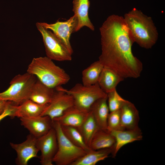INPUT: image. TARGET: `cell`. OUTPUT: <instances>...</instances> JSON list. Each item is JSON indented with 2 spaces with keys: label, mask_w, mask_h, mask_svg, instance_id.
<instances>
[{
  "label": "cell",
  "mask_w": 165,
  "mask_h": 165,
  "mask_svg": "<svg viewBox=\"0 0 165 165\" xmlns=\"http://www.w3.org/2000/svg\"><path fill=\"white\" fill-rule=\"evenodd\" d=\"M101 53L99 60L124 79L137 78L143 69L141 61L133 53L134 42L123 17L113 14L100 28Z\"/></svg>",
  "instance_id": "cell-1"
},
{
  "label": "cell",
  "mask_w": 165,
  "mask_h": 165,
  "mask_svg": "<svg viewBox=\"0 0 165 165\" xmlns=\"http://www.w3.org/2000/svg\"><path fill=\"white\" fill-rule=\"evenodd\" d=\"M134 42L141 47L151 48L156 43L158 34L152 18L134 8L123 17Z\"/></svg>",
  "instance_id": "cell-2"
},
{
  "label": "cell",
  "mask_w": 165,
  "mask_h": 165,
  "mask_svg": "<svg viewBox=\"0 0 165 165\" xmlns=\"http://www.w3.org/2000/svg\"><path fill=\"white\" fill-rule=\"evenodd\" d=\"M47 57L34 58L29 64L27 72L37 77L44 84L53 89L68 83L69 75Z\"/></svg>",
  "instance_id": "cell-3"
},
{
  "label": "cell",
  "mask_w": 165,
  "mask_h": 165,
  "mask_svg": "<svg viewBox=\"0 0 165 165\" xmlns=\"http://www.w3.org/2000/svg\"><path fill=\"white\" fill-rule=\"evenodd\" d=\"M36 80L35 76L27 72L16 75L11 81L8 88L0 93V100L9 101L16 105L20 104L29 99Z\"/></svg>",
  "instance_id": "cell-4"
},
{
  "label": "cell",
  "mask_w": 165,
  "mask_h": 165,
  "mask_svg": "<svg viewBox=\"0 0 165 165\" xmlns=\"http://www.w3.org/2000/svg\"><path fill=\"white\" fill-rule=\"evenodd\" d=\"M53 127L57 134V150L53 159L57 165H72L86 152L82 148L72 143L64 135L61 125L53 121Z\"/></svg>",
  "instance_id": "cell-5"
},
{
  "label": "cell",
  "mask_w": 165,
  "mask_h": 165,
  "mask_svg": "<svg viewBox=\"0 0 165 165\" xmlns=\"http://www.w3.org/2000/svg\"><path fill=\"white\" fill-rule=\"evenodd\" d=\"M57 89L71 95L74 105L82 110L89 112L92 104L98 99L107 96V94L100 87L97 83L90 86L77 83L69 90L62 86Z\"/></svg>",
  "instance_id": "cell-6"
},
{
  "label": "cell",
  "mask_w": 165,
  "mask_h": 165,
  "mask_svg": "<svg viewBox=\"0 0 165 165\" xmlns=\"http://www.w3.org/2000/svg\"><path fill=\"white\" fill-rule=\"evenodd\" d=\"M36 26L42 35L46 57L58 61L72 60V54L52 31L43 27L40 22L36 23Z\"/></svg>",
  "instance_id": "cell-7"
},
{
  "label": "cell",
  "mask_w": 165,
  "mask_h": 165,
  "mask_svg": "<svg viewBox=\"0 0 165 165\" xmlns=\"http://www.w3.org/2000/svg\"><path fill=\"white\" fill-rule=\"evenodd\" d=\"M45 28L52 31V32L66 46L72 54L73 50L70 42L72 33L76 32L78 20L74 15L64 21L57 20L53 24L40 22Z\"/></svg>",
  "instance_id": "cell-8"
},
{
  "label": "cell",
  "mask_w": 165,
  "mask_h": 165,
  "mask_svg": "<svg viewBox=\"0 0 165 165\" xmlns=\"http://www.w3.org/2000/svg\"><path fill=\"white\" fill-rule=\"evenodd\" d=\"M55 89L51 101L41 116H48L52 120L61 116L67 109L74 105V99L71 95L57 89Z\"/></svg>",
  "instance_id": "cell-9"
},
{
  "label": "cell",
  "mask_w": 165,
  "mask_h": 165,
  "mask_svg": "<svg viewBox=\"0 0 165 165\" xmlns=\"http://www.w3.org/2000/svg\"><path fill=\"white\" fill-rule=\"evenodd\" d=\"M37 147L41 152L40 163L42 165H53V159L58 148L57 134L53 127L46 134L37 138Z\"/></svg>",
  "instance_id": "cell-10"
},
{
  "label": "cell",
  "mask_w": 165,
  "mask_h": 165,
  "mask_svg": "<svg viewBox=\"0 0 165 165\" xmlns=\"http://www.w3.org/2000/svg\"><path fill=\"white\" fill-rule=\"evenodd\" d=\"M37 138L30 134L27 136L26 140L21 143H10L11 147L17 153L16 164L27 165L30 160L38 157L39 150L37 145Z\"/></svg>",
  "instance_id": "cell-11"
},
{
  "label": "cell",
  "mask_w": 165,
  "mask_h": 165,
  "mask_svg": "<svg viewBox=\"0 0 165 165\" xmlns=\"http://www.w3.org/2000/svg\"><path fill=\"white\" fill-rule=\"evenodd\" d=\"M21 125L37 138L47 134L53 127V121L48 116L20 118Z\"/></svg>",
  "instance_id": "cell-12"
},
{
  "label": "cell",
  "mask_w": 165,
  "mask_h": 165,
  "mask_svg": "<svg viewBox=\"0 0 165 165\" xmlns=\"http://www.w3.org/2000/svg\"><path fill=\"white\" fill-rule=\"evenodd\" d=\"M115 139V143L112 153L115 157L119 151L124 145L142 140V133L139 127L130 130H113L109 132Z\"/></svg>",
  "instance_id": "cell-13"
},
{
  "label": "cell",
  "mask_w": 165,
  "mask_h": 165,
  "mask_svg": "<svg viewBox=\"0 0 165 165\" xmlns=\"http://www.w3.org/2000/svg\"><path fill=\"white\" fill-rule=\"evenodd\" d=\"M89 112L82 110L74 105L65 111L61 116L53 121H57L61 126H71L79 129Z\"/></svg>",
  "instance_id": "cell-14"
},
{
  "label": "cell",
  "mask_w": 165,
  "mask_h": 165,
  "mask_svg": "<svg viewBox=\"0 0 165 165\" xmlns=\"http://www.w3.org/2000/svg\"><path fill=\"white\" fill-rule=\"evenodd\" d=\"M72 3V11L78 20L76 32L84 27H86L94 31V27L88 15L90 5L89 0H73Z\"/></svg>",
  "instance_id": "cell-15"
},
{
  "label": "cell",
  "mask_w": 165,
  "mask_h": 165,
  "mask_svg": "<svg viewBox=\"0 0 165 165\" xmlns=\"http://www.w3.org/2000/svg\"><path fill=\"white\" fill-rule=\"evenodd\" d=\"M120 110L121 125L124 130L138 127L139 112L133 103L126 100Z\"/></svg>",
  "instance_id": "cell-16"
},
{
  "label": "cell",
  "mask_w": 165,
  "mask_h": 165,
  "mask_svg": "<svg viewBox=\"0 0 165 165\" xmlns=\"http://www.w3.org/2000/svg\"><path fill=\"white\" fill-rule=\"evenodd\" d=\"M90 111L92 113L99 127L107 131V119L109 110L107 97L100 98L91 105Z\"/></svg>",
  "instance_id": "cell-17"
},
{
  "label": "cell",
  "mask_w": 165,
  "mask_h": 165,
  "mask_svg": "<svg viewBox=\"0 0 165 165\" xmlns=\"http://www.w3.org/2000/svg\"><path fill=\"white\" fill-rule=\"evenodd\" d=\"M124 79L111 68L104 66L97 83L101 88L107 94L116 90L117 85Z\"/></svg>",
  "instance_id": "cell-18"
},
{
  "label": "cell",
  "mask_w": 165,
  "mask_h": 165,
  "mask_svg": "<svg viewBox=\"0 0 165 165\" xmlns=\"http://www.w3.org/2000/svg\"><path fill=\"white\" fill-rule=\"evenodd\" d=\"M55 89L48 86L38 79L34 84L29 99L40 104H49L51 100Z\"/></svg>",
  "instance_id": "cell-19"
},
{
  "label": "cell",
  "mask_w": 165,
  "mask_h": 165,
  "mask_svg": "<svg viewBox=\"0 0 165 165\" xmlns=\"http://www.w3.org/2000/svg\"><path fill=\"white\" fill-rule=\"evenodd\" d=\"M48 104H38L28 99L16 105L15 117L20 118L41 116Z\"/></svg>",
  "instance_id": "cell-20"
},
{
  "label": "cell",
  "mask_w": 165,
  "mask_h": 165,
  "mask_svg": "<svg viewBox=\"0 0 165 165\" xmlns=\"http://www.w3.org/2000/svg\"><path fill=\"white\" fill-rule=\"evenodd\" d=\"M115 139L109 132L99 128L94 135L90 147L93 150L113 148Z\"/></svg>",
  "instance_id": "cell-21"
},
{
  "label": "cell",
  "mask_w": 165,
  "mask_h": 165,
  "mask_svg": "<svg viewBox=\"0 0 165 165\" xmlns=\"http://www.w3.org/2000/svg\"><path fill=\"white\" fill-rule=\"evenodd\" d=\"M113 148L98 150H91L74 162L72 165H95L105 160L112 153Z\"/></svg>",
  "instance_id": "cell-22"
},
{
  "label": "cell",
  "mask_w": 165,
  "mask_h": 165,
  "mask_svg": "<svg viewBox=\"0 0 165 165\" xmlns=\"http://www.w3.org/2000/svg\"><path fill=\"white\" fill-rule=\"evenodd\" d=\"M104 67L98 60L85 69L82 72V84L85 86H90L97 83Z\"/></svg>",
  "instance_id": "cell-23"
},
{
  "label": "cell",
  "mask_w": 165,
  "mask_h": 165,
  "mask_svg": "<svg viewBox=\"0 0 165 165\" xmlns=\"http://www.w3.org/2000/svg\"><path fill=\"white\" fill-rule=\"evenodd\" d=\"M100 128L94 117L90 111L85 119L78 129L80 132L86 145L90 147L92 138L94 134Z\"/></svg>",
  "instance_id": "cell-24"
},
{
  "label": "cell",
  "mask_w": 165,
  "mask_h": 165,
  "mask_svg": "<svg viewBox=\"0 0 165 165\" xmlns=\"http://www.w3.org/2000/svg\"><path fill=\"white\" fill-rule=\"evenodd\" d=\"M64 135L72 143L83 149L86 152L90 151V148L85 143L79 130L76 128L69 126H61Z\"/></svg>",
  "instance_id": "cell-25"
},
{
  "label": "cell",
  "mask_w": 165,
  "mask_h": 165,
  "mask_svg": "<svg viewBox=\"0 0 165 165\" xmlns=\"http://www.w3.org/2000/svg\"><path fill=\"white\" fill-rule=\"evenodd\" d=\"M107 99L110 112L120 109L126 100L119 94L116 89L107 94Z\"/></svg>",
  "instance_id": "cell-26"
},
{
  "label": "cell",
  "mask_w": 165,
  "mask_h": 165,
  "mask_svg": "<svg viewBox=\"0 0 165 165\" xmlns=\"http://www.w3.org/2000/svg\"><path fill=\"white\" fill-rule=\"evenodd\" d=\"M107 131L124 130L121 123L120 109L110 112L107 119Z\"/></svg>",
  "instance_id": "cell-27"
},
{
  "label": "cell",
  "mask_w": 165,
  "mask_h": 165,
  "mask_svg": "<svg viewBox=\"0 0 165 165\" xmlns=\"http://www.w3.org/2000/svg\"><path fill=\"white\" fill-rule=\"evenodd\" d=\"M16 105L11 101L9 102L3 112L0 114V122L6 117L9 116L11 118L15 117Z\"/></svg>",
  "instance_id": "cell-28"
},
{
  "label": "cell",
  "mask_w": 165,
  "mask_h": 165,
  "mask_svg": "<svg viewBox=\"0 0 165 165\" xmlns=\"http://www.w3.org/2000/svg\"><path fill=\"white\" fill-rule=\"evenodd\" d=\"M10 101L0 100V114L2 113Z\"/></svg>",
  "instance_id": "cell-29"
}]
</instances>
